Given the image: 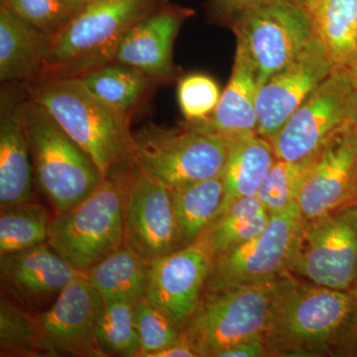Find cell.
Listing matches in <instances>:
<instances>
[{
    "mask_svg": "<svg viewBox=\"0 0 357 357\" xmlns=\"http://www.w3.org/2000/svg\"><path fill=\"white\" fill-rule=\"evenodd\" d=\"M357 192L356 126L337 134L312 159L297 203L303 220L342 208Z\"/></svg>",
    "mask_w": 357,
    "mask_h": 357,
    "instance_id": "obj_16",
    "label": "cell"
},
{
    "mask_svg": "<svg viewBox=\"0 0 357 357\" xmlns=\"http://www.w3.org/2000/svg\"><path fill=\"white\" fill-rule=\"evenodd\" d=\"M102 306V297L86 274L66 286L53 306L35 317L51 356H107L96 335Z\"/></svg>",
    "mask_w": 357,
    "mask_h": 357,
    "instance_id": "obj_12",
    "label": "cell"
},
{
    "mask_svg": "<svg viewBox=\"0 0 357 357\" xmlns=\"http://www.w3.org/2000/svg\"><path fill=\"white\" fill-rule=\"evenodd\" d=\"M34 169L20 105L2 102L0 121V206L31 201Z\"/></svg>",
    "mask_w": 357,
    "mask_h": 357,
    "instance_id": "obj_19",
    "label": "cell"
},
{
    "mask_svg": "<svg viewBox=\"0 0 357 357\" xmlns=\"http://www.w3.org/2000/svg\"><path fill=\"white\" fill-rule=\"evenodd\" d=\"M133 305L123 301L103 302L96 323V335L107 356H139L140 345L134 325Z\"/></svg>",
    "mask_w": 357,
    "mask_h": 357,
    "instance_id": "obj_29",
    "label": "cell"
},
{
    "mask_svg": "<svg viewBox=\"0 0 357 357\" xmlns=\"http://www.w3.org/2000/svg\"><path fill=\"white\" fill-rule=\"evenodd\" d=\"M314 157L298 162L276 160L257 192L270 215L297 203L301 185Z\"/></svg>",
    "mask_w": 357,
    "mask_h": 357,
    "instance_id": "obj_31",
    "label": "cell"
},
{
    "mask_svg": "<svg viewBox=\"0 0 357 357\" xmlns=\"http://www.w3.org/2000/svg\"><path fill=\"white\" fill-rule=\"evenodd\" d=\"M0 345L2 354L52 356L44 344L36 319L4 299L0 305Z\"/></svg>",
    "mask_w": 357,
    "mask_h": 357,
    "instance_id": "obj_30",
    "label": "cell"
},
{
    "mask_svg": "<svg viewBox=\"0 0 357 357\" xmlns=\"http://www.w3.org/2000/svg\"><path fill=\"white\" fill-rule=\"evenodd\" d=\"M29 82L28 98L91 157L102 175L132 160L128 114L96 98L77 77H36Z\"/></svg>",
    "mask_w": 357,
    "mask_h": 357,
    "instance_id": "obj_1",
    "label": "cell"
},
{
    "mask_svg": "<svg viewBox=\"0 0 357 357\" xmlns=\"http://www.w3.org/2000/svg\"><path fill=\"white\" fill-rule=\"evenodd\" d=\"M289 268L316 285L351 287L357 275V208L303 220Z\"/></svg>",
    "mask_w": 357,
    "mask_h": 357,
    "instance_id": "obj_10",
    "label": "cell"
},
{
    "mask_svg": "<svg viewBox=\"0 0 357 357\" xmlns=\"http://www.w3.org/2000/svg\"><path fill=\"white\" fill-rule=\"evenodd\" d=\"M356 122L357 86L351 70L333 69L270 141L277 159L303 161Z\"/></svg>",
    "mask_w": 357,
    "mask_h": 357,
    "instance_id": "obj_7",
    "label": "cell"
},
{
    "mask_svg": "<svg viewBox=\"0 0 357 357\" xmlns=\"http://www.w3.org/2000/svg\"><path fill=\"white\" fill-rule=\"evenodd\" d=\"M356 132H357V122H356Z\"/></svg>",
    "mask_w": 357,
    "mask_h": 357,
    "instance_id": "obj_43",
    "label": "cell"
},
{
    "mask_svg": "<svg viewBox=\"0 0 357 357\" xmlns=\"http://www.w3.org/2000/svg\"><path fill=\"white\" fill-rule=\"evenodd\" d=\"M349 70H351L352 79H354V83H356V84L357 86V63H356V65L354 66V67L352 68V69Z\"/></svg>",
    "mask_w": 357,
    "mask_h": 357,
    "instance_id": "obj_39",
    "label": "cell"
},
{
    "mask_svg": "<svg viewBox=\"0 0 357 357\" xmlns=\"http://www.w3.org/2000/svg\"><path fill=\"white\" fill-rule=\"evenodd\" d=\"M0 270L7 286L30 297L59 294L86 274L58 255L48 243L1 255Z\"/></svg>",
    "mask_w": 357,
    "mask_h": 357,
    "instance_id": "obj_18",
    "label": "cell"
},
{
    "mask_svg": "<svg viewBox=\"0 0 357 357\" xmlns=\"http://www.w3.org/2000/svg\"><path fill=\"white\" fill-rule=\"evenodd\" d=\"M150 273L151 262L126 243L86 272L103 302L131 304L146 298Z\"/></svg>",
    "mask_w": 357,
    "mask_h": 357,
    "instance_id": "obj_24",
    "label": "cell"
},
{
    "mask_svg": "<svg viewBox=\"0 0 357 357\" xmlns=\"http://www.w3.org/2000/svg\"><path fill=\"white\" fill-rule=\"evenodd\" d=\"M267 0H211V6L218 17L234 22L241 13Z\"/></svg>",
    "mask_w": 357,
    "mask_h": 357,
    "instance_id": "obj_35",
    "label": "cell"
},
{
    "mask_svg": "<svg viewBox=\"0 0 357 357\" xmlns=\"http://www.w3.org/2000/svg\"><path fill=\"white\" fill-rule=\"evenodd\" d=\"M295 1L299 2V3L302 4V6H303V4H304L305 2L307 1V0H295Z\"/></svg>",
    "mask_w": 357,
    "mask_h": 357,
    "instance_id": "obj_40",
    "label": "cell"
},
{
    "mask_svg": "<svg viewBox=\"0 0 357 357\" xmlns=\"http://www.w3.org/2000/svg\"><path fill=\"white\" fill-rule=\"evenodd\" d=\"M260 86L285 68L316 37L306 8L295 0H267L232 22Z\"/></svg>",
    "mask_w": 357,
    "mask_h": 357,
    "instance_id": "obj_8",
    "label": "cell"
},
{
    "mask_svg": "<svg viewBox=\"0 0 357 357\" xmlns=\"http://www.w3.org/2000/svg\"><path fill=\"white\" fill-rule=\"evenodd\" d=\"M287 281L278 278L210 292L181 331L199 356L220 352L267 335L277 301Z\"/></svg>",
    "mask_w": 357,
    "mask_h": 357,
    "instance_id": "obj_4",
    "label": "cell"
},
{
    "mask_svg": "<svg viewBox=\"0 0 357 357\" xmlns=\"http://www.w3.org/2000/svg\"><path fill=\"white\" fill-rule=\"evenodd\" d=\"M269 222L270 215L257 195L244 197L230 204L199 238L215 257L257 236Z\"/></svg>",
    "mask_w": 357,
    "mask_h": 357,
    "instance_id": "obj_26",
    "label": "cell"
},
{
    "mask_svg": "<svg viewBox=\"0 0 357 357\" xmlns=\"http://www.w3.org/2000/svg\"><path fill=\"white\" fill-rule=\"evenodd\" d=\"M73 9L74 13H79L88 2L86 0H63Z\"/></svg>",
    "mask_w": 357,
    "mask_h": 357,
    "instance_id": "obj_38",
    "label": "cell"
},
{
    "mask_svg": "<svg viewBox=\"0 0 357 357\" xmlns=\"http://www.w3.org/2000/svg\"><path fill=\"white\" fill-rule=\"evenodd\" d=\"M158 6L159 0L88 2L52 37L48 57L36 77L79 79L114 62L117 49L129 28Z\"/></svg>",
    "mask_w": 357,
    "mask_h": 357,
    "instance_id": "obj_3",
    "label": "cell"
},
{
    "mask_svg": "<svg viewBox=\"0 0 357 357\" xmlns=\"http://www.w3.org/2000/svg\"><path fill=\"white\" fill-rule=\"evenodd\" d=\"M332 70L325 49L316 36L290 64L258 89L256 132L271 140Z\"/></svg>",
    "mask_w": 357,
    "mask_h": 357,
    "instance_id": "obj_14",
    "label": "cell"
},
{
    "mask_svg": "<svg viewBox=\"0 0 357 357\" xmlns=\"http://www.w3.org/2000/svg\"><path fill=\"white\" fill-rule=\"evenodd\" d=\"M354 302L344 291L294 287L287 281L277 301L267 333L294 347L325 344L351 314Z\"/></svg>",
    "mask_w": 357,
    "mask_h": 357,
    "instance_id": "obj_11",
    "label": "cell"
},
{
    "mask_svg": "<svg viewBox=\"0 0 357 357\" xmlns=\"http://www.w3.org/2000/svg\"><path fill=\"white\" fill-rule=\"evenodd\" d=\"M257 75L248 52L237 44L234 69L213 114L208 121L191 123L220 135L251 132L257 128Z\"/></svg>",
    "mask_w": 357,
    "mask_h": 357,
    "instance_id": "obj_20",
    "label": "cell"
},
{
    "mask_svg": "<svg viewBox=\"0 0 357 357\" xmlns=\"http://www.w3.org/2000/svg\"><path fill=\"white\" fill-rule=\"evenodd\" d=\"M264 351L263 340L258 338L225 349L220 352L217 357H258L262 356Z\"/></svg>",
    "mask_w": 357,
    "mask_h": 357,
    "instance_id": "obj_36",
    "label": "cell"
},
{
    "mask_svg": "<svg viewBox=\"0 0 357 357\" xmlns=\"http://www.w3.org/2000/svg\"><path fill=\"white\" fill-rule=\"evenodd\" d=\"M220 96L217 82L206 75H189L178 83V105L185 119L191 123L208 121L217 109Z\"/></svg>",
    "mask_w": 357,
    "mask_h": 357,
    "instance_id": "obj_33",
    "label": "cell"
},
{
    "mask_svg": "<svg viewBox=\"0 0 357 357\" xmlns=\"http://www.w3.org/2000/svg\"><path fill=\"white\" fill-rule=\"evenodd\" d=\"M227 140L229 154L222 173L225 198L218 215L236 199L257 195L277 160L271 141L256 131L227 136Z\"/></svg>",
    "mask_w": 357,
    "mask_h": 357,
    "instance_id": "obj_21",
    "label": "cell"
},
{
    "mask_svg": "<svg viewBox=\"0 0 357 357\" xmlns=\"http://www.w3.org/2000/svg\"><path fill=\"white\" fill-rule=\"evenodd\" d=\"M302 222L298 203L270 215L259 234L213 258L206 290L218 292L278 278L290 266Z\"/></svg>",
    "mask_w": 357,
    "mask_h": 357,
    "instance_id": "obj_9",
    "label": "cell"
},
{
    "mask_svg": "<svg viewBox=\"0 0 357 357\" xmlns=\"http://www.w3.org/2000/svg\"><path fill=\"white\" fill-rule=\"evenodd\" d=\"M51 220L40 204L26 203L1 208L0 255H8L48 241Z\"/></svg>",
    "mask_w": 357,
    "mask_h": 357,
    "instance_id": "obj_28",
    "label": "cell"
},
{
    "mask_svg": "<svg viewBox=\"0 0 357 357\" xmlns=\"http://www.w3.org/2000/svg\"><path fill=\"white\" fill-rule=\"evenodd\" d=\"M172 199L180 245H189L217 218L225 198L222 176L173 188Z\"/></svg>",
    "mask_w": 357,
    "mask_h": 357,
    "instance_id": "obj_25",
    "label": "cell"
},
{
    "mask_svg": "<svg viewBox=\"0 0 357 357\" xmlns=\"http://www.w3.org/2000/svg\"><path fill=\"white\" fill-rule=\"evenodd\" d=\"M133 316L140 345L139 356L147 357L182 340L180 330L172 319L147 299L133 305Z\"/></svg>",
    "mask_w": 357,
    "mask_h": 357,
    "instance_id": "obj_32",
    "label": "cell"
},
{
    "mask_svg": "<svg viewBox=\"0 0 357 357\" xmlns=\"http://www.w3.org/2000/svg\"><path fill=\"white\" fill-rule=\"evenodd\" d=\"M182 338V337H181ZM198 354L190 347L187 342L181 340L178 344L171 345L166 349H161L153 354H149L147 357H197Z\"/></svg>",
    "mask_w": 357,
    "mask_h": 357,
    "instance_id": "obj_37",
    "label": "cell"
},
{
    "mask_svg": "<svg viewBox=\"0 0 357 357\" xmlns=\"http://www.w3.org/2000/svg\"><path fill=\"white\" fill-rule=\"evenodd\" d=\"M52 36L0 7V79H35L50 52Z\"/></svg>",
    "mask_w": 357,
    "mask_h": 357,
    "instance_id": "obj_22",
    "label": "cell"
},
{
    "mask_svg": "<svg viewBox=\"0 0 357 357\" xmlns=\"http://www.w3.org/2000/svg\"><path fill=\"white\" fill-rule=\"evenodd\" d=\"M20 109L37 183L57 213H66L95 191L103 175L39 105L28 98Z\"/></svg>",
    "mask_w": 357,
    "mask_h": 357,
    "instance_id": "obj_5",
    "label": "cell"
},
{
    "mask_svg": "<svg viewBox=\"0 0 357 357\" xmlns=\"http://www.w3.org/2000/svg\"><path fill=\"white\" fill-rule=\"evenodd\" d=\"M213 255L202 239L151 263L146 298L178 330L192 318L210 273Z\"/></svg>",
    "mask_w": 357,
    "mask_h": 357,
    "instance_id": "obj_15",
    "label": "cell"
},
{
    "mask_svg": "<svg viewBox=\"0 0 357 357\" xmlns=\"http://www.w3.org/2000/svg\"><path fill=\"white\" fill-rule=\"evenodd\" d=\"M192 13L184 7L159 6L129 28L114 62L130 66L153 79H171L174 40Z\"/></svg>",
    "mask_w": 357,
    "mask_h": 357,
    "instance_id": "obj_17",
    "label": "cell"
},
{
    "mask_svg": "<svg viewBox=\"0 0 357 357\" xmlns=\"http://www.w3.org/2000/svg\"><path fill=\"white\" fill-rule=\"evenodd\" d=\"M303 6L333 69L357 63V0H307Z\"/></svg>",
    "mask_w": 357,
    "mask_h": 357,
    "instance_id": "obj_23",
    "label": "cell"
},
{
    "mask_svg": "<svg viewBox=\"0 0 357 357\" xmlns=\"http://www.w3.org/2000/svg\"><path fill=\"white\" fill-rule=\"evenodd\" d=\"M103 102L128 114L146 93L152 77L130 66L112 62L79 77Z\"/></svg>",
    "mask_w": 357,
    "mask_h": 357,
    "instance_id": "obj_27",
    "label": "cell"
},
{
    "mask_svg": "<svg viewBox=\"0 0 357 357\" xmlns=\"http://www.w3.org/2000/svg\"><path fill=\"white\" fill-rule=\"evenodd\" d=\"M1 6L52 37L76 14L63 0H1Z\"/></svg>",
    "mask_w": 357,
    "mask_h": 357,
    "instance_id": "obj_34",
    "label": "cell"
},
{
    "mask_svg": "<svg viewBox=\"0 0 357 357\" xmlns=\"http://www.w3.org/2000/svg\"><path fill=\"white\" fill-rule=\"evenodd\" d=\"M95 1V0H86V2Z\"/></svg>",
    "mask_w": 357,
    "mask_h": 357,
    "instance_id": "obj_42",
    "label": "cell"
},
{
    "mask_svg": "<svg viewBox=\"0 0 357 357\" xmlns=\"http://www.w3.org/2000/svg\"><path fill=\"white\" fill-rule=\"evenodd\" d=\"M133 160L103 175L95 191L51 220L48 243L73 266L88 272L124 243V217Z\"/></svg>",
    "mask_w": 357,
    "mask_h": 357,
    "instance_id": "obj_2",
    "label": "cell"
},
{
    "mask_svg": "<svg viewBox=\"0 0 357 357\" xmlns=\"http://www.w3.org/2000/svg\"><path fill=\"white\" fill-rule=\"evenodd\" d=\"M132 160L140 171L167 187L222 176L229 140L190 124L185 128L144 126L133 132Z\"/></svg>",
    "mask_w": 357,
    "mask_h": 357,
    "instance_id": "obj_6",
    "label": "cell"
},
{
    "mask_svg": "<svg viewBox=\"0 0 357 357\" xmlns=\"http://www.w3.org/2000/svg\"><path fill=\"white\" fill-rule=\"evenodd\" d=\"M356 297H357V275H356Z\"/></svg>",
    "mask_w": 357,
    "mask_h": 357,
    "instance_id": "obj_41",
    "label": "cell"
},
{
    "mask_svg": "<svg viewBox=\"0 0 357 357\" xmlns=\"http://www.w3.org/2000/svg\"><path fill=\"white\" fill-rule=\"evenodd\" d=\"M124 234V243L151 263L180 249L170 188L136 165L126 196Z\"/></svg>",
    "mask_w": 357,
    "mask_h": 357,
    "instance_id": "obj_13",
    "label": "cell"
}]
</instances>
